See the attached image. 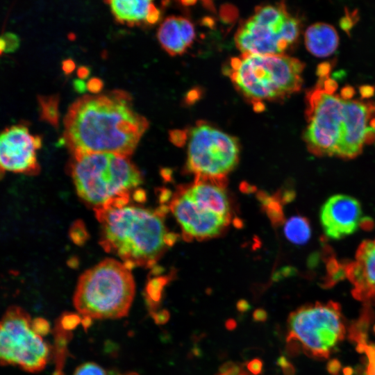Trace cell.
<instances>
[{"mask_svg":"<svg viewBox=\"0 0 375 375\" xmlns=\"http://www.w3.org/2000/svg\"><path fill=\"white\" fill-rule=\"evenodd\" d=\"M114 19L128 27L151 26L161 18L155 0H103Z\"/></svg>","mask_w":375,"mask_h":375,"instance_id":"15","label":"cell"},{"mask_svg":"<svg viewBox=\"0 0 375 375\" xmlns=\"http://www.w3.org/2000/svg\"><path fill=\"white\" fill-rule=\"evenodd\" d=\"M133 197L135 201L139 202H143L146 200V193L142 189L138 188L135 191L133 194Z\"/></svg>","mask_w":375,"mask_h":375,"instance_id":"42","label":"cell"},{"mask_svg":"<svg viewBox=\"0 0 375 375\" xmlns=\"http://www.w3.org/2000/svg\"><path fill=\"white\" fill-rule=\"evenodd\" d=\"M64 142L73 156L111 153L128 157L149 126L122 90L84 95L69 108L64 119Z\"/></svg>","mask_w":375,"mask_h":375,"instance_id":"2","label":"cell"},{"mask_svg":"<svg viewBox=\"0 0 375 375\" xmlns=\"http://www.w3.org/2000/svg\"><path fill=\"white\" fill-rule=\"evenodd\" d=\"M236 308L240 312H245L251 308V306L245 299H240L236 303Z\"/></svg>","mask_w":375,"mask_h":375,"instance_id":"40","label":"cell"},{"mask_svg":"<svg viewBox=\"0 0 375 375\" xmlns=\"http://www.w3.org/2000/svg\"><path fill=\"white\" fill-rule=\"evenodd\" d=\"M345 273L353 287V296L362 303L375 305V239L359 246Z\"/></svg>","mask_w":375,"mask_h":375,"instance_id":"14","label":"cell"},{"mask_svg":"<svg viewBox=\"0 0 375 375\" xmlns=\"http://www.w3.org/2000/svg\"><path fill=\"white\" fill-rule=\"evenodd\" d=\"M294 192L292 191H285L283 192L281 199L280 200L281 203H288L292 201L294 198Z\"/></svg>","mask_w":375,"mask_h":375,"instance_id":"43","label":"cell"},{"mask_svg":"<svg viewBox=\"0 0 375 375\" xmlns=\"http://www.w3.org/2000/svg\"><path fill=\"white\" fill-rule=\"evenodd\" d=\"M330 71V63L319 65L318 81L306 94L303 139L315 156L351 159L375 140V103L353 98L351 86L337 93Z\"/></svg>","mask_w":375,"mask_h":375,"instance_id":"1","label":"cell"},{"mask_svg":"<svg viewBox=\"0 0 375 375\" xmlns=\"http://www.w3.org/2000/svg\"><path fill=\"white\" fill-rule=\"evenodd\" d=\"M170 140L177 146H181L185 140V133L182 131H173L169 134Z\"/></svg>","mask_w":375,"mask_h":375,"instance_id":"34","label":"cell"},{"mask_svg":"<svg viewBox=\"0 0 375 375\" xmlns=\"http://www.w3.org/2000/svg\"><path fill=\"white\" fill-rule=\"evenodd\" d=\"M90 74V69L86 66H81L77 70V75L79 79L83 80L87 78Z\"/></svg>","mask_w":375,"mask_h":375,"instance_id":"41","label":"cell"},{"mask_svg":"<svg viewBox=\"0 0 375 375\" xmlns=\"http://www.w3.org/2000/svg\"><path fill=\"white\" fill-rule=\"evenodd\" d=\"M195 37L193 24L183 16L167 17L160 23L157 31L160 44L172 56L184 53L191 47Z\"/></svg>","mask_w":375,"mask_h":375,"instance_id":"17","label":"cell"},{"mask_svg":"<svg viewBox=\"0 0 375 375\" xmlns=\"http://www.w3.org/2000/svg\"><path fill=\"white\" fill-rule=\"evenodd\" d=\"M156 324L163 325L169 319V312L167 310H161L150 313Z\"/></svg>","mask_w":375,"mask_h":375,"instance_id":"31","label":"cell"},{"mask_svg":"<svg viewBox=\"0 0 375 375\" xmlns=\"http://www.w3.org/2000/svg\"><path fill=\"white\" fill-rule=\"evenodd\" d=\"M54 347L53 358L56 364V369L53 375H65L63 367L67 356L68 355L67 344L72 338V333L69 331L62 330L56 324L54 330Z\"/></svg>","mask_w":375,"mask_h":375,"instance_id":"20","label":"cell"},{"mask_svg":"<svg viewBox=\"0 0 375 375\" xmlns=\"http://www.w3.org/2000/svg\"><path fill=\"white\" fill-rule=\"evenodd\" d=\"M69 172L76 193L97 209L120 198H130L131 190L143 181L142 175L128 157L111 153L73 156Z\"/></svg>","mask_w":375,"mask_h":375,"instance_id":"5","label":"cell"},{"mask_svg":"<svg viewBox=\"0 0 375 375\" xmlns=\"http://www.w3.org/2000/svg\"><path fill=\"white\" fill-rule=\"evenodd\" d=\"M319 219L325 235L331 240L352 235L365 221L360 202L344 194H334L324 202Z\"/></svg>","mask_w":375,"mask_h":375,"instance_id":"13","label":"cell"},{"mask_svg":"<svg viewBox=\"0 0 375 375\" xmlns=\"http://www.w3.org/2000/svg\"><path fill=\"white\" fill-rule=\"evenodd\" d=\"M226 374L227 375H252L245 369L244 363L235 362L233 368Z\"/></svg>","mask_w":375,"mask_h":375,"instance_id":"35","label":"cell"},{"mask_svg":"<svg viewBox=\"0 0 375 375\" xmlns=\"http://www.w3.org/2000/svg\"><path fill=\"white\" fill-rule=\"evenodd\" d=\"M69 235L72 240L78 244H82L87 239L88 234L81 221H76L72 226Z\"/></svg>","mask_w":375,"mask_h":375,"instance_id":"27","label":"cell"},{"mask_svg":"<svg viewBox=\"0 0 375 375\" xmlns=\"http://www.w3.org/2000/svg\"><path fill=\"white\" fill-rule=\"evenodd\" d=\"M86 84L87 90L94 94L101 92L103 87L102 80L96 77L90 78Z\"/></svg>","mask_w":375,"mask_h":375,"instance_id":"32","label":"cell"},{"mask_svg":"<svg viewBox=\"0 0 375 375\" xmlns=\"http://www.w3.org/2000/svg\"><path fill=\"white\" fill-rule=\"evenodd\" d=\"M268 315L263 308H258L253 313V319L256 322H264L267 319Z\"/></svg>","mask_w":375,"mask_h":375,"instance_id":"36","label":"cell"},{"mask_svg":"<svg viewBox=\"0 0 375 375\" xmlns=\"http://www.w3.org/2000/svg\"><path fill=\"white\" fill-rule=\"evenodd\" d=\"M33 326L38 334L44 337L50 331V324L47 320L38 317L33 319Z\"/></svg>","mask_w":375,"mask_h":375,"instance_id":"29","label":"cell"},{"mask_svg":"<svg viewBox=\"0 0 375 375\" xmlns=\"http://www.w3.org/2000/svg\"><path fill=\"white\" fill-rule=\"evenodd\" d=\"M237 323L233 319H228L225 322V327L228 331H233L235 329Z\"/></svg>","mask_w":375,"mask_h":375,"instance_id":"47","label":"cell"},{"mask_svg":"<svg viewBox=\"0 0 375 375\" xmlns=\"http://www.w3.org/2000/svg\"><path fill=\"white\" fill-rule=\"evenodd\" d=\"M49 356L50 347L34 330L28 313L10 307L0 319V362L36 373L44 369Z\"/></svg>","mask_w":375,"mask_h":375,"instance_id":"10","label":"cell"},{"mask_svg":"<svg viewBox=\"0 0 375 375\" xmlns=\"http://www.w3.org/2000/svg\"><path fill=\"white\" fill-rule=\"evenodd\" d=\"M75 62L72 59L69 58L62 61V69L66 75L71 74L75 69Z\"/></svg>","mask_w":375,"mask_h":375,"instance_id":"37","label":"cell"},{"mask_svg":"<svg viewBox=\"0 0 375 375\" xmlns=\"http://www.w3.org/2000/svg\"><path fill=\"white\" fill-rule=\"evenodd\" d=\"M295 269H294L292 267L285 266L282 267L281 269L276 271L273 276L272 278L274 281H280L281 279L290 276L294 274Z\"/></svg>","mask_w":375,"mask_h":375,"instance_id":"33","label":"cell"},{"mask_svg":"<svg viewBox=\"0 0 375 375\" xmlns=\"http://www.w3.org/2000/svg\"><path fill=\"white\" fill-rule=\"evenodd\" d=\"M169 207L179 223L185 240H201L217 236L230 222V219L200 208L182 186L175 193Z\"/></svg>","mask_w":375,"mask_h":375,"instance_id":"12","label":"cell"},{"mask_svg":"<svg viewBox=\"0 0 375 375\" xmlns=\"http://www.w3.org/2000/svg\"><path fill=\"white\" fill-rule=\"evenodd\" d=\"M41 118L51 125L57 126L59 120V98L57 95L39 98Z\"/></svg>","mask_w":375,"mask_h":375,"instance_id":"22","label":"cell"},{"mask_svg":"<svg viewBox=\"0 0 375 375\" xmlns=\"http://www.w3.org/2000/svg\"><path fill=\"white\" fill-rule=\"evenodd\" d=\"M81 323V316L75 313H64L56 324L64 331L72 332Z\"/></svg>","mask_w":375,"mask_h":375,"instance_id":"25","label":"cell"},{"mask_svg":"<svg viewBox=\"0 0 375 375\" xmlns=\"http://www.w3.org/2000/svg\"><path fill=\"white\" fill-rule=\"evenodd\" d=\"M73 375H108L106 371L99 365L88 362L80 365Z\"/></svg>","mask_w":375,"mask_h":375,"instance_id":"26","label":"cell"},{"mask_svg":"<svg viewBox=\"0 0 375 375\" xmlns=\"http://www.w3.org/2000/svg\"><path fill=\"white\" fill-rule=\"evenodd\" d=\"M258 198L264 206L271 222L275 225L281 224L284 217L281 203L278 197H271L265 192H260L258 194Z\"/></svg>","mask_w":375,"mask_h":375,"instance_id":"23","label":"cell"},{"mask_svg":"<svg viewBox=\"0 0 375 375\" xmlns=\"http://www.w3.org/2000/svg\"><path fill=\"white\" fill-rule=\"evenodd\" d=\"M358 19V14L347 11L340 22V26L347 33L353 28Z\"/></svg>","mask_w":375,"mask_h":375,"instance_id":"28","label":"cell"},{"mask_svg":"<svg viewBox=\"0 0 375 375\" xmlns=\"http://www.w3.org/2000/svg\"><path fill=\"white\" fill-rule=\"evenodd\" d=\"M101 224L99 244L119 256L126 268L152 267L168 247L167 231L160 208L134 206L94 209Z\"/></svg>","mask_w":375,"mask_h":375,"instance_id":"3","label":"cell"},{"mask_svg":"<svg viewBox=\"0 0 375 375\" xmlns=\"http://www.w3.org/2000/svg\"><path fill=\"white\" fill-rule=\"evenodd\" d=\"M289 362L290 361L284 355H281L276 361V365L281 368L283 367L284 366L288 365Z\"/></svg>","mask_w":375,"mask_h":375,"instance_id":"46","label":"cell"},{"mask_svg":"<svg viewBox=\"0 0 375 375\" xmlns=\"http://www.w3.org/2000/svg\"><path fill=\"white\" fill-rule=\"evenodd\" d=\"M300 31L299 19L284 3L262 5L238 27L235 42L242 53L283 54L297 42Z\"/></svg>","mask_w":375,"mask_h":375,"instance_id":"8","label":"cell"},{"mask_svg":"<svg viewBox=\"0 0 375 375\" xmlns=\"http://www.w3.org/2000/svg\"><path fill=\"white\" fill-rule=\"evenodd\" d=\"M351 336L357 342V349L362 353L365 358V375H375V344L367 342L362 331H355Z\"/></svg>","mask_w":375,"mask_h":375,"instance_id":"21","label":"cell"},{"mask_svg":"<svg viewBox=\"0 0 375 375\" xmlns=\"http://www.w3.org/2000/svg\"><path fill=\"white\" fill-rule=\"evenodd\" d=\"M284 233L292 243L303 244L307 242L311 235L308 220L300 215L290 217L285 224Z\"/></svg>","mask_w":375,"mask_h":375,"instance_id":"19","label":"cell"},{"mask_svg":"<svg viewBox=\"0 0 375 375\" xmlns=\"http://www.w3.org/2000/svg\"><path fill=\"white\" fill-rule=\"evenodd\" d=\"M135 291L131 270L118 260L107 258L81 274L73 303L83 316L118 319L128 315Z\"/></svg>","mask_w":375,"mask_h":375,"instance_id":"6","label":"cell"},{"mask_svg":"<svg viewBox=\"0 0 375 375\" xmlns=\"http://www.w3.org/2000/svg\"><path fill=\"white\" fill-rule=\"evenodd\" d=\"M238 140L204 122L190 131L186 171L196 178L226 181V175L239 160Z\"/></svg>","mask_w":375,"mask_h":375,"instance_id":"9","label":"cell"},{"mask_svg":"<svg viewBox=\"0 0 375 375\" xmlns=\"http://www.w3.org/2000/svg\"><path fill=\"white\" fill-rule=\"evenodd\" d=\"M224 186L225 181L195 178L194 184L182 188L200 208L231 219L230 205Z\"/></svg>","mask_w":375,"mask_h":375,"instance_id":"16","label":"cell"},{"mask_svg":"<svg viewBox=\"0 0 375 375\" xmlns=\"http://www.w3.org/2000/svg\"><path fill=\"white\" fill-rule=\"evenodd\" d=\"M283 375H295L296 370L294 365L290 362L288 365L281 368Z\"/></svg>","mask_w":375,"mask_h":375,"instance_id":"44","label":"cell"},{"mask_svg":"<svg viewBox=\"0 0 375 375\" xmlns=\"http://www.w3.org/2000/svg\"><path fill=\"white\" fill-rule=\"evenodd\" d=\"M304 64L285 54L242 53L233 58L226 74L244 97L258 105L283 99L302 86Z\"/></svg>","mask_w":375,"mask_h":375,"instance_id":"4","label":"cell"},{"mask_svg":"<svg viewBox=\"0 0 375 375\" xmlns=\"http://www.w3.org/2000/svg\"><path fill=\"white\" fill-rule=\"evenodd\" d=\"M73 86L75 91L82 93L87 90V84L81 79L74 80Z\"/></svg>","mask_w":375,"mask_h":375,"instance_id":"38","label":"cell"},{"mask_svg":"<svg viewBox=\"0 0 375 375\" xmlns=\"http://www.w3.org/2000/svg\"><path fill=\"white\" fill-rule=\"evenodd\" d=\"M42 147L40 136L28 127L16 124L0 131V171L26 175L40 172L37 151Z\"/></svg>","mask_w":375,"mask_h":375,"instance_id":"11","label":"cell"},{"mask_svg":"<svg viewBox=\"0 0 375 375\" xmlns=\"http://www.w3.org/2000/svg\"><path fill=\"white\" fill-rule=\"evenodd\" d=\"M307 50L316 57L324 58L333 53L339 45L335 28L327 23L317 22L306 29L304 34Z\"/></svg>","mask_w":375,"mask_h":375,"instance_id":"18","label":"cell"},{"mask_svg":"<svg viewBox=\"0 0 375 375\" xmlns=\"http://www.w3.org/2000/svg\"><path fill=\"white\" fill-rule=\"evenodd\" d=\"M167 280L164 277L152 280L147 288V299L150 313L156 311L161 299V293Z\"/></svg>","mask_w":375,"mask_h":375,"instance_id":"24","label":"cell"},{"mask_svg":"<svg viewBox=\"0 0 375 375\" xmlns=\"http://www.w3.org/2000/svg\"><path fill=\"white\" fill-rule=\"evenodd\" d=\"M162 176L164 177L165 179L169 180V178L171 176L170 171L169 169H165L163 170V172L162 173Z\"/></svg>","mask_w":375,"mask_h":375,"instance_id":"48","label":"cell"},{"mask_svg":"<svg viewBox=\"0 0 375 375\" xmlns=\"http://www.w3.org/2000/svg\"><path fill=\"white\" fill-rule=\"evenodd\" d=\"M245 367L252 375H259L262 373L263 361L258 358H253L244 363Z\"/></svg>","mask_w":375,"mask_h":375,"instance_id":"30","label":"cell"},{"mask_svg":"<svg viewBox=\"0 0 375 375\" xmlns=\"http://www.w3.org/2000/svg\"><path fill=\"white\" fill-rule=\"evenodd\" d=\"M287 342L313 358H327L343 340L346 326L340 306L335 302L303 306L288 318Z\"/></svg>","mask_w":375,"mask_h":375,"instance_id":"7","label":"cell"},{"mask_svg":"<svg viewBox=\"0 0 375 375\" xmlns=\"http://www.w3.org/2000/svg\"><path fill=\"white\" fill-rule=\"evenodd\" d=\"M235 362L233 361H227L222 364L218 370L217 374H226L228 373L235 365Z\"/></svg>","mask_w":375,"mask_h":375,"instance_id":"39","label":"cell"},{"mask_svg":"<svg viewBox=\"0 0 375 375\" xmlns=\"http://www.w3.org/2000/svg\"><path fill=\"white\" fill-rule=\"evenodd\" d=\"M92 319L88 316H83L81 318V324L85 331H87L92 324Z\"/></svg>","mask_w":375,"mask_h":375,"instance_id":"45","label":"cell"}]
</instances>
